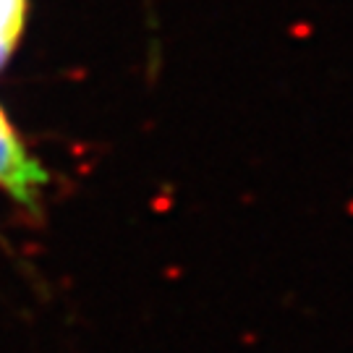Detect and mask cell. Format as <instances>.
<instances>
[{
    "mask_svg": "<svg viewBox=\"0 0 353 353\" xmlns=\"http://www.w3.org/2000/svg\"><path fill=\"white\" fill-rule=\"evenodd\" d=\"M26 0H0V65L8 61L24 24Z\"/></svg>",
    "mask_w": 353,
    "mask_h": 353,
    "instance_id": "cell-2",
    "label": "cell"
},
{
    "mask_svg": "<svg viewBox=\"0 0 353 353\" xmlns=\"http://www.w3.org/2000/svg\"><path fill=\"white\" fill-rule=\"evenodd\" d=\"M45 183H48V173L24 150V144L16 139L13 128L8 126L6 115L0 110V189L8 191L16 202L34 207Z\"/></svg>",
    "mask_w": 353,
    "mask_h": 353,
    "instance_id": "cell-1",
    "label": "cell"
}]
</instances>
